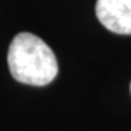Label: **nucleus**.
<instances>
[{"label": "nucleus", "instance_id": "obj_3", "mask_svg": "<svg viewBox=\"0 0 131 131\" xmlns=\"http://www.w3.org/2000/svg\"><path fill=\"white\" fill-rule=\"evenodd\" d=\"M130 90H131V84H130Z\"/></svg>", "mask_w": 131, "mask_h": 131}, {"label": "nucleus", "instance_id": "obj_1", "mask_svg": "<svg viewBox=\"0 0 131 131\" xmlns=\"http://www.w3.org/2000/svg\"><path fill=\"white\" fill-rule=\"evenodd\" d=\"M7 64L15 80L31 86H45L56 79L58 63L45 41L29 32H20L12 39Z\"/></svg>", "mask_w": 131, "mask_h": 131}, {"label": "nucleus", "instance_id": "obj_2", "mask_svg": "<svg viewBox=\"0 0 131 131\" xmlns=\"http://www.w3.org/2000/svg\"><path fill=\"white\" fill-rule=\"evenodd\" d=\"M95 12L108 31L131 35V0H98Z\"/></svg>", "mask_w": 131, "mask_h": 131}]
</instances>
